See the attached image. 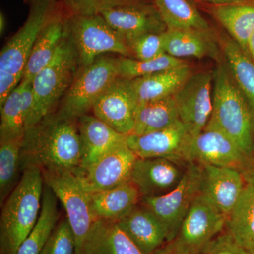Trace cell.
Segmentation results:
<instances>
[{
	"label": "cell",
	"instance_id": "cell-1",
	"mask_svg": "<svg viewBox=\"0 0 254 254\" xmlns=\"http://www.w3.org/2000/svg\"><path fill=\"white\" fill-rule=\"evenodd\" d=\"M22 171L28 166L45 172L77 173L81 163L78 120L56 111L26 128L21 148Z\"/></svg>",
	"mask_w": 254,
	"mask_h": 254
},
{
	"label": "cell",
	"instance_id": "cell-2",
	"mask_svg": "<svg viewBox=\"0 0 254 254\" xmlns=\"http://www.w3.org/2000/svg\"><path fill=\"white\" fill-rule=\"evenodd\" d=\"M44 177L38 167L28 166L1 205L0 254H16L41 213Z\"/></svg>",
	"mask_w": 254,
	"mask_h": 254
},
{
	"label": "cell",
	"instance_id": "cell-3",
	"mask_svg": "<svg viewBox=\"0 0 254 254\" xmlns=\"http://www.w3.org/2000/svg\"><path fill=\"white\" fill-rule=\"evenodd\" d=\"M220 62L213 72V111L205 128L223 132L250 158L254 153V113L226 64Z\"/></svg>",
	"mask_w": 254,
	"mask_h": 254
},
{
	"label": "cell",
	"instance_id": "cell-4",
	"mask_svg": "<svg viewBox=\"0 0 254 254\" xmlns=\"http://www.w3.org/2000/svg\"><path fill=\"white\" fill-rule=\"evenodd\" d=\"M78 65L77 52L67 30L53 59L31 81L33 105L26 128L56 112L77 74Z\"/></svg>",
	"mask_w": 254,
	"mask_h": 254
},
{
	"label": "cell",
	"instance_id": "cell-5",
	"mask_svg": "<svg viewBox=\"0 0 254 254\" xmlns=\"http://www.w3.org/2000/svg\"><path fill=\"white\" fill-rule=\"evenodd\" d=\"M118 58L100 56L91 64L81 67L62 100V115L78 120L88 115L95 102L118 77Z\"/></svg>",
	"mask_w": 254,
	"mask_h": 254
},
{
	"label": "cell",
	"instance_id": "cell-6",
	"mask_svg": "<svg viewBox=\"0 0 254 254\" xmlns=\"http://www.w3.org/2000/svg\"><path fill=\"white\" fill-rule=\"evenodd\" d=\"M66 24L68 35L77 52L80 67L91 64L98 57L108 53L132 58L127 42L101 15H72Z\"/></svg>",
	"mask_w": 254,
	"mask_h": 254
},
{
	"label": "cell",
	"instance_id": "cell-7",
	"mask_svg": "<svg viewBox=\"0 0 254 254\" xmlns=\"http://www.w3.org/2000/svg\"><path fill=\"white\" fill-rule=\"evenodd\" d=\"M203 168L189 163L181 181L171 191L154 197L141 198L139 204L148 209L163 224L167 242L176 238L182 222L199 195Z\"/></svg>",
	"mask_w": 254,
	"mask_h": 254
},
{
	"label": "cell",
	"instance_id": "cell-8",
	"mask_svg": "<svg viewBox=\"0 0 254 254\" xmlns=\"http://www.w3.org/2000/svg\"><path fill=\"white\" fill-rule=\"evenodd\" d=\"M29 14L19 30L0 53V73L23 78L32 48L43 28L55 15L54 0H27Z\"/></svg>",
	"mask_w": 254,
	"mask_h": 254
},
{
	"label": "cell",
	"instance_id": "cell-9",
	"mask_svg": "<svg viewBox=\"0 0 254 254\" xmlns=\"http://www.w3.org/2000/svg\"><path fill=\"white\" fill-rule=\"evenodd\" d=\"M43 174L45 183L54 192L64 209L65 217L74 235L75 254H82L85 239L96 221L90 205V194L82 188L73 172H45Z\"/></svg>",
	"mask_w": 254,
	"mask_h": 254
},
{
	"label": "cell",
	"instance_id": "cell-10",
	"mask_svg": "<svg viewBox=\"0 0 254 254\" xmlns=\"http://www.w3.org/2000/svg\"><path fill=\"white\" fill-rule=\"evenodd\" d=\"M213 73H192L173 95L180 120L190 136L199 134L206 127L213 111Z\"/></svg>",
	"mask_w": 254,
	"mask_h": 254
},
{
	"label": "cell",
	"instance_id": "cell-11",
	"mask_svg": "<svg viewBox=\"0 0 254 254\" xmlns=\"http://www.w3.org/2000/svg\"><path fill=\"white\" fill-rule=\"evenodd\" d=\"M138 98L131 80L118 77L93 105V115L122 134H131Z\"/></svg>",
	"mask_w": 254,
	"mask_h": 254
},
{
	"label": "cell",
	"instance_id": "cell-12",
	"mask_svg": "<svg viewBox=\"0 0 254 254\" xmlns=\"http://www.w3.org/2000/svg\"><path fill=\"white\" fill-rule=\"evenodd\" d=\"M137 158L125 143L102 157L89 168L75 174L87 193H98L131 181L132 170Z\"/></svg>",
	"mask_w": 254,
	"mask_h": 254
},
{
	"label": "cell",
	"instance_id": "cell-13",
	"mask_svg": "<svg viewBox=\"0 0 254 254\" xmlns=\"http://www.w3.org/2000/svg\"><path fill=\"white\" fill-rule=\"evenodd\" d=\"M187 163L242 170L248 158L230 137L214 128H205L190 137L187 146Z\"/></svg>",
	"mask_w": 254,
	"mask_h": 254
},
{
	"label": "cell",
	"instance_id": "cell-14",
	"mask_svg": "<svg viewBox=\"0 0 254 254\" xmlns=\"http://www.w3.org/2000/svg\"><path fill=\"white\" fill-rule=\"evenodd\" d=\"M227 217L200 194L182 222L176 240L192 253L200 254L226 226Z\"/></svg>",
	"mask_w": 254,
	"mask_h": 254
},
{
	"label": "cell",
	"instance_id": "cell-15",
	"mask_svg": "<svg viewBox=\"0 0 254 254\" xmlns=\"http://www.w3.org/2000/svg\"><path fill=\"white\" fill-rule=\"evenodd\" d=\"M187 164L165 158H137L131 182L138 189L141 198L164 195L181 181Z\"/></svg>",
	"mask_w": 254,
	"mask_h": 254
},
{
	"label": "cell",
	"instance_id": "cell-16",
	"mask_svg": "<svg viewBox=\"0 0 254 254\" xmlns=\"http://www.w3.org/2000/svg\"><path fill=\"white\" fill-rule=\"evenodd\" d=\"M190 137L186 127L179 121L159 131L128 135L127 144L138 158H165L187 164L185 155Z\"/></svg>",
	"mask_w": 254,
	"mask_h": 254
},
{
	"label": "cell",
	"instance_id": "cell-17",
	"mask_svg": "<svg viewBox=\"0 0 254 254\" xmlns=\"http://www.w3.org/2000/svg\"><path fill=\"white\" fill-rule=\"evenodd\" d=\"M100 15L127 43L143 35L168 30L155 5L140 1L107 10Z\"/></svg>",
	"mask_w": 254,
	"mask_h": 254
},
{
	"label": "cell",
	"instance_id": "cell-18",
	"mask_svg": "<svg viewBox=\"0 0 254 254\" xmlns=\"http://www.w3.org/2000/svg\"><path fill=\"white\" fill-rule=\"evenodd\" d=\"M199 194L227 217L231 213L246 186L241 170L203 165Z\"/></svg>",
	"mask_w": 254,
	"mask_h": 254
},
{
	"label": "cell",
	"instance_id": "cell-19",
	"mask_svg": "<svg viewBox=\"0 0 254 254\" xmlns=\"http://www.w3.org/2000/svg\"><path fill=\"white\" fill-rule=\"evenodd\" d=\"M78 126L81 163L77 173L84 171L111 150L127 143L126 135L115 131L94 115H83L78 120Z\"/></svg>",
	"mask_w": 254,
	"mask_h": 254
},
{
	"label": "cell",
	"instance_id": "cell-20",
	"mask_svg": "<svg viewBox=\"0 0 254 254\" xmlns=\"http://www.w3.org/2000/svg\"><path fill=\"white\" fill-rule=\"evenodd\" d=\"M33 105L31 81L22 79L0 106V141L22 139Z\"/></svg>",
	"mask_w": 254,
	"mask_h": 254
},
{
	"label": "cell",
	"instance_id": "cell-21",
	"mask_svg": "<svg viewBox=\"0 0 254 254\" xmlns=\"http://www.w3.org/2000/svg\"><path fill=\"white\" fill-rule=\"evenodd\" d=\"M167 54L182 59L210 57L220 62V50L217 38L210 30H167L165 32Z\"/></svg>",
	"mask_w": 254,
	"mask_h": 254
},
{
	"label": "cell",
	"instance_id": "cell-22",
	"mask_svg": "<svg viewBox=\"0 0 254 254\" xmlns=\"http://www.w3.org/2000/svg\"><path fill=\"white\" fill-rule=\"evenodd\" d=\"M118 223L145 254L153 253L167 242L163 224L141 205L135 207Z\"/></svg>",
	"mask_w": 254,
	"mask_h": 254
},
{
	"label": "cell",
	"instance_id": "cell-23",
	"mask_svg": "<svg viewBox=\"0 0 254 254\" xmlns=\"http://www.w3.org/2000/svg\"><path fill=\"white\" fill-rule=\"evenodd\" d=\"M82 254H145L118 222L97 220L83 242Z\"/></svg>",
	"mask_w": 254,
	"mask_h": 254
},
{
	"label": "cell",
	"instance_id": "cell-24",
	"mask_svg": "<svg viewBox=\"0 0 254 254\" xmlns=\"http://www.w3.org/2000/svg\"><path fill=\"white\" fill-rule=\"evenodd\" d=\"M141 196L131 181L90 194L92 213L97 220L118 222L139 204Z\"/></svg>",
	"mask_w": 254,
	"mask_h": 254
},
{
	"label": "cell",
	"instance_id": "cell-25",
	"mask_svg": "<svg viewBox=\"0 0 254 254\" xmlns=\"http://www.w3.org/2000/svg\"><path fill=\"white\" fill-rule=\"evenodd\" d=\"M67 33V24L61 16L55 14L43 28L32 48L23 79L32 81L54 58Z\"/></svg>",
	"mask_w": 254,
	"mask_h": 254
},
{
	"label": "cell",
	"instance_id": "cell-26",
	"mask_svg": "<svg viewBox=\"0 0 254 254\" xmlns=\"http://www.w3.org/2000/svg\"><path fill=\"white\" fill-rule=\"evenodd\" d=\"M190 65L131 80L139 103L173 96L192 74Z\"/></svg>",
	"mask_w": 254,
	"mask_h": 254
},
{
	"label": "cell",
	"instance_id": "cell-27",
	"mask_svg": "<svg viewBox=\"0 0 254 254\" xmlns=\"http://www.w3.org/2000/svg\"><path fill=\"white\" fill-rule=\"evenodd\" d=\"M217 41L234 81L245 95L254 113V60L231 37L221 34Z\"/></svg>",
	"mask_w": 254,
	"mask_h": 254
},
{
	"label": "cell",
	"instance_id": "cell-28",
	"mask_svg": "<svg viewBox=\"0 0 254 254\" xmlns=\"http://www.w3.org/2000/svg\"><path fill=\"white\" fill-rule=\"evenodd\" d=\"M212 14L242 50L247 53V45L254 32V1L213 5Z\"/></svg>",
	"mask_w": 254,
	"mask_h": 254
},
{
	"label": "cell",
	"instance_id": "cell-29",
	"mask_svg": "<svg viewBox=\"0 0 254 254\" xmlns=\"http://www.w3.org/2000/svg\"><path fill=\"white\" fill-rule=\"evenodd\" d=\"M59 200L45 183L39 218L25 239L16 254H41L42 250L60 220Z\"/></svg>",
	"mask_w": 254,
	"mask_h": 254
},
{
	"label": "cell",
	"instance_id": "cell-30",
	"mask_svg": "<svg viewBox=\"0 0 254 254\" xmlns=\"http://www.w3.org/2000/svg\"><path fill=\"white\" fill-rule=\"evenodd\" d=\"M180 121L174 96H169L137 107L135 125L131 134L142 135L173 126Z\"/></svg>",
	"mask_w": 254,
	"mask_h": 254
},
{
	"label": "cell",
	"instance_id": "cell-31",
	"mask_svg": "<svg viewBox=\"0 0 254 254\" xmlns=\"http://www.w3.org/2000/svg\"><path fill=\"white\" fill-rule=\"evenodd\" d=\"M226 231L247 251L254 247V188L246 185L231 213L227 216Z\"/></svg>",
	"mask_w": 254,
	"mask_h": 254
},
{
	"label": "cell",
	"instance_id": "cell-32",
	"mask_svg": "<svg viewBox=\"0 0 254 254\" xmlns=\"http://www.w3.org/2000/svg\"><path fill=\"white\" fill-rule=\"evenodd\" d=\"M168 30H210L208 21L189 0H153Z\"/></svg>",
	"mask_w": 254,
	"mask_h": 254
},
{
	"label": "cell",
	"instance_id": "cell-33",
	"mask_svg": "<svg viewBox=\"0 0 254 254\" xmlns=\"http://www.w3.org/2000/svg\"><path fill=\"white\" fill-rule=\"evenodd\" d=\"M23 139V138H22ZM22 139L0 141V205L4 204L22 175Z\"/></svg>",
	"mask_w": 254,
	"mask_h": 254
},
{
	"label": "cell",
	"instance_id": "cell-34",
	"mask_svg": "<svg viewBox=\"0 0 254 254\" xmlns=\"http://www.w3.org/2000/svg\"><path fill=\"white\" fill-rule=\"evenodd\" d=\"M120 77L133 80L187 64L182 59L164 54L154 59L138 60L120 57L118 60Z\"/></svg>",
	"mask_w": 254,
	"mask_h": 254
},
{
	"label": "cell",
	"instance_id": "cell-35",
	"mask_svg": "<svg viewBox=\"0 0 254 254\" xmlns=\"http://www.w3.org/2000/svg\"><path fill=\"white\" fill-rule=\"evenodd\" d=\"M165 32L143 35L128 42L127 45L131 50L132 58L148 60L165 54Z\"/></svg>",
	"mask_w": 254,
	"mask_h": 254
},
{
	"label": "cell",
	"instance_id": "cell-36",
	"mask_svg": "<svg viewBox=\"0 0 254 254\" xmlns=\"http://www.w3.org/2000/svg\"><path fill=\"white\" fill-rule=\"evenodd\" d=\"M76 242L67 219H60L41 254H75Z\"/></svg>",
	"mask_w": 254,
	"mask_h": 254
},
{
	"label": "cell",
	"instance_id": "cell-37",
	"mask_svg": "<svg viewBox=\"0 0 254 254\" xmlns=\"http://www.w3.org/2000/svg\"><path fill=\"white\" fill-rule=\"evenodd\" d=\"M73 16H92L101 14L117 6L140 0H62Z\"/></svg>",
	"mask_w": 254,
	"mask_h": 254
},
{
	"label": "cell",
	"instance_id": "cell-38",
	"mask_svg": "<svg viewBox=\"0 0 254 254\" xmlns=\"http://www.w3.org/2000/svg\"><path fill=\"white\" fill-rule=\"evenodd\" d=\"M200 254H249L227 231L209 242Z\"/></svg>",
	"mask_w": 254,
	"mask_h": 254
},
{
	"label": "cell",
	"instance_id": "cell-39",
	"mask_svg": "<svg viewBox=\"0 0 254 254\" xmlns=\"http://www.w3.org/2000/svg\"><path fill=\"white\" fill-rule=\"evenodd\" d=\"M150 254H195L183 247L176 240L166 242L165 245Z\"/></svg>",
	"mask_w": 254,
	"mask_h": 254
},
{
	"label": "cell",
	"instance_id": "cell-40",
	"mask_svg": "<svg viewBox=\"0 0 254 254\" xmlns=\"http://www.w3.org/2000/svg\"><path fill=\"white\" fill-rule=\"evenodd\" d=\"M241 172L243 175L246 184L254 188V153L247 160Z\"/></svg>",
	"mask_w": 254,
	"mask_h": 254
},
{
	"label": "cell",
	"instance_id": "cell-41",
	"mask_svg": "<svg viewBox=\"0 0 254 254\" xmlns=\"http://www.w3.org/2000/svg\"><path fill=\"white\" fill-rule=\"evenodd\" d=\"M197 1H203V2H208L213 5H219L248 2V1H254V0H197Z\"/></svg>",
	"mask_w": 254,
	"mask_h": 254
},
{
	"label": "cell",
	"instance_id": "cell-42",
	"mask_svg": "<svg viewBox=\"0 0 254 254\" xmlns=\"http://www.w3.org/2000/svg\"><path fill=\"white\" fill-rule=\"evenodd\" d=\"M247 53L251 58L254 61V32L252 33L250 38V41L247 45Z\"/></svg>",
	"mask_w": 254,
	"mask_h": 254
},
{
	"label": "cell",
	"instance_id": "cell-43",
	"mask_svg": "<svg viewBox=\"0 0 254 254\" xmlns=\"http://www.w3.org/2000/svg\"><path fill=\"white\" fill-rule=\"evenodd\" d=\"M5 26H6V20H5L4 14L2 11H1L0 13V32H1V34L4 33Z\"/></svg>",
	"mask_w": 254,
	"mask_h": 254
},
{
	"label": "cell",
	"instance_id": "cell-44",
	"mask_svg": "<svg viewBox=\"0 0 254 254\" xmlns=\"http://www.w3.org/2000/svg\"><path fill=\"white\" fill-rule=\"evenodd\" d=\"M249 254H254V250L249 251Z\"/></svg>",
	"mask_w": 254,
	"mask_h": 254
},
{
	"label": "cell",
	"instance_id": "cell-45",
	"mask_svg": "<svg viewBox=\"0 0 254 254\" xmlns=\"http://www.w3.org/2000/svg\"><path fill=\"white\" fill-rule=\"evenodd\" d=\"M252 250H254V248H253V249H252ZM248 252H249V251H248Z\"/></svg>",
	"mask_w": 254,
	"mask_h": 254
}]
</instances>
